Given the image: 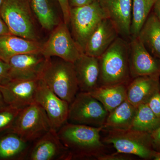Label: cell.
Wrapping results in <instances>:
<instances>
[{
  "instance_id": "cell-1",
  "label": "cell",
  "mask_w": 160,
  "mask_h": 160,
  "mask_svg": "<svg viewBox=\"0 0 160 160\" xmlns=\"http://www.w3.org/2000/svg\"><path fill=\"white\" fill-rule=\"evenodd\" d=\"M103 127H96L67 122L57 132L69 150L72 159L96 158L107 153V146L101 140Z\"/></svg>"
},
{
  "instance_id": "cell-2",
  "label": "cell",
  "mask_w": 160,
  "mask_h": 160,
  "mask_svg": "<svg viewBox=\"0 0 160 160\" xmlns=\"http://www.w3.org/2000/svg\"><path fill=\"white\" fill-rule=\"evenodd\" d=\"M129 41L119 36L98 58L99 86L124 84L131 82L129 65Z\"/></svg>"
},
{
  "instance_id": "cell-3",
  "label": "cell",
  "mask_w": 160,
  "mask_h": 160,
  "mask_svg": "<svg viewBox=\"0 0 160 160\" xmlns=\"http://www.w3.org/2000/svg\"><path fill=\"white\" fill-rule=\"evenodd\" d=\"M40 79L69 104L79 92L73 63L59 58L48 59Z\"/></svg>"
},
{
  "instance_id": "cell-4",
  "label": "cell",
  "mask_w": 160,
  "mask_h": 160,
  "mask_svg": "<svg viewBox=\"0 0 160 160\" xmlns=\"http://www.w3.org/2000/svg\"><path fill=\"white\" fill-rule=\"evenodd\" d=\"M31 0H4L0 14L11 34L38 41Z\"/></svg>"
},
{
  "instance_id": "cell-5",
  "label": "cell",
  "mask_w": 160,
  "mask_h": 160,
  "mask_svg": "<svg viewBox=\"0 0 160 160\" xmlns=\"http://www.w3.org/2000/svg\"><path fill=\"white\" fill-rule=\"evenodd\" d=\"M103 130H106L107 134L102 141L105 144L112 145L117 152L143 159H152L156 150L151 133L132 129Z\"/></svg>"
},
{
  "instance_id": "cell-6",
  "label": "cell",
  "mask_w": 160,
  "mask_h": 160,
  "mask_svg": "<svg viewBox=\"0 0 160 160\" xmlns=\"http://www.w3.org/2000/svg\"><path fill=\"white\" fill-rule=\"evenodd\" d=\"M107 17L99 1L80 7H71L69 25L71 34L84 52L90 35L102 20Z\"/></svg>"
},
{
  "instance_id": "cell-7",
  "label": "cell",
  "mask_w": 160,
  "mask_h": 160,
  "mask_svg": "<svg viewBox=\"0 0 160 160\" xmlns=\"http://www.w3.org/2000/svg\"><path fill=\"white\" fill-rule=\"evenodd\" d=\"M109 112L88 92L79 91L69 104L67 122L92 127H103Z\"/></svg>"
},
{
  "instance_id": "cell-8",
  "label": "cell",
  "mask_w": 160,
  "mask_h": 160,
  "mask_svg": "<svg viewBox=\"0 0 160 160\" xmlns=\"http://www.w3.org/2000/svg\"><path fill=\"white\" fill-rule=\"evenodd\" d=\"M51 129L46 112L35 102L20 110L10 130L17 133L25 141L32 143Z\"/></svg>"
},
{
  "instance_id": "cell-9",
  "label": "cell",
  "mask_w": 160,
  "mask_h": 160,
  "mask_svg": "<svg viewBox=\"0 0 160 160\" xmlns=\"http://www.w3.org/2000/svg\"><path fill=\"white\" fill-rule=\"evenodd\" d=\"M68 25L62 21L42 43L41 52L46 58L56 57L74 63L84 53L72 37Z\"/></svg>"
},
{
  "instance_id": "cell-10",
  "label": "cell",
  "mask_w": 160,
  "mask_h": 160,
  "mask_svg": "<svg viewBox=\"0 0 160 160\" xmlns=\"http://www.w3.org/2000/svg\"><path fill=\"white\" fill-rule=\"evenodd\" d=\"M35 102L46 112L52 129L58 131L67 122L69 103L59 97L40 79Z\"/></svg>"
},
{
  "instance_id": "cell-11",
  "label": "cell",
  "mask_w": 160,
  "mask_h": 160,
  "mask_svg": "<svg viewBox=\"0 0 160 160\" xmlns=\"http://www.w3.org/2000/svg\"><path fill=\"white\" fill-rule=\"evenodd\" d=\"M26 160H70L72 156L61 142L57 131L51 129L33 142Z\"/></svg>"
},
{
  "instance_id": "cell-12",
  "label": "cell",
  "mask_w": 160,
  "mask_h": 160,
  "mask_svg": "<svg viewBox=\"0 0 160 160\" xmlns=\"http://www.w3.org/2000/svg\"><path fill=\"white\" fill-rule=\"evenodd\" d=\"M129 65L132 79L138 77H160V59L149 52L138 37L129 41Z\"/></svg>"
},
{
  "instance_id": "cell-13",
  "label": "cell",
  "mask_w": 160,
  "mask_h": 160,
  "mask_svg": "<svg viewBox=\"0 0 160 160\" xmlns=\"http://www.w3.org/2000/svg\"><path fill=\"white\" fill-rule=\"evenodd\" d=\"M48 59L41 52L24 53L12 57L7 62L11 80L39 79Z\"/></svg>"
},
{
  "instance_id": "cell-14",
  "label": "cell",
  "mask_w": 160,
  "mask_h": 160,
  "mask_svg": "<svg viewBox=\"0 0 160 160\" xmlns=\"http://www.w3.org/2000/svg\"><path fill=\"white\" fill-rule=\"evenodd\" d=\"M39 79L11 80L0 86V90L8 106L22 110L35 102Z\"/></svg>"
},
{
  "instance_id": "cell-15",
  "label": "cell",
  "mask_w": 160,
  "mask_h": 160,
  "mask_svg": "<svg viewBox=\"0 0 160 160\" xmlns=\"http://www.w3.org/2000/svg\"><path fill=\"white\" fill-rule=\"evenodd\" d=\"M107 17L117 29L121 37L129 41L132 0H98Z\"/></svg>"
},
{
  "instance_id": "cell-16",
  "label": "cell",
  "mask_w": 160,
  "mask_h": 160,
  "mask_svg": "<svg viewBox=\"0 0 160 160\" xmlns=\"http://www.w3.org/2000/svg\"><path fill=\"white\" fill-rule=\"evenodd\" d=\"M120 36L117 29L108 18L101 21L87 41L85 54L99 58Z\"/></svg>"
},
{
  "instance_id": "cell-17",
  "label": "cell",
  "mask_w": 160,
  "mask_h": 160,
  "mask_svg": "<svg viewBox=\"0 0 160 160\" xmlns=\"http://www.w3.org/2000/svg\"><path fill=\"white\" fill-rule=\"evenodd\" d=\"M73 64L79 91L89 92L99 86L98 58L83 53Z\"/></svg>"
},
{
  "instance_id": "cell-18",
  "label": "cell",
  "mask_w": 160,
  "mask_h": 160,
  "mask_svg": "<svg viewBox=\"0 0 160 160\" xmlns=\"http://www.w3.org/2000/svg\"><path fill=\"white\" fill-rule=\"evenodd\" d=\"M160 91V77H138L127 85L126 100L138 107L147 103L153 95Z\"/></svg>"
},
{
  "instance_id": "cell-19",
  "label": "cell",
  "mask_w": 160,
  "mask_h": 160,
  "mask_svg": "<svg viewBox=\"0 0 160 160\" xmlns=\"http://www.w3.org/2000/svg\"><path fill=\"white\" fill-rule=\"evenodd\" d=\"M42 43L12 34L0 37V58L7 62L10 58L24 53L41 52Z\"/></svg>"
},
{
  "instance_id": "cell-20",
  "label": "cell",
  "mask_w": 160,
  "mask_h": 160,
  "mask_svg": "<svg viewBox=\"0 0 160 160\" xmlns=\"http://www.w3.org/2000/svg\"><path fill=\"white\" fill-rule=\"evenodd\" d=\"M31 143L10 130L0 133V160H26Z\"/></svg>"
},
{
  "instance_id": "cell-21",
  "label": "cell",
  "mask_w": 160,
  "mask_h": 160,
  "mask_svg": "<svg viewBox=\"0 0 160 160\" xmlns=\"http://www.w3.org/2000/svg\"><path fill=\"white\" fill-rule=\"evenodd\" d=\"M138 37L152 55L160 59V22L152 10Z\"/></svg>"
},
{
  "instance_id": "cell-22",
  "label": "cell",
  "mask_w": 160,
  "mask_h": 160,
  "mask_svg": "<svg viewBox=\"0 0 160 160\" xmlns=\"http://www.w3.org/2000/svg\"><path fill=\"white\" fill-rule=\"evenodd\" d=\"M127 86L124 84L99 86L88 93L102 103L110 112L126 100Z\"/></svg>"
},
{
  "instance_id": "cell-23",
  "label": "cell",
  "mask_w": 160,
  "mask_h": 160,
  "mask_svg": "<svg viewBox=\"0 0 160 160\" xmlns=\"http://www.w3.org/2000/svg\"><path fill=\"white\" fill-rule=\"evenodd\" d=\"M137 109V107L125 100L109 112L103 129H131Z\"/></svg>"
},
{
  "instance_id": "cell-24",
  "label": "cell",
  "mask_w": 160,
  "mask_h": 160,
  "mask_svg": "<svg viewBox=\"0 0 160 160\" xmlns=\"http://www.w3.org/2000/svg\"><path fill=\"white\" fill-rule=\"evenodd\" d=\"M33 14L43 29L51 32L62 22L50 0H31Z\"/></svg>"
},
{
  "instance_id": "cell-25",
  "label": "cell",
  "mask_w": 160,
  "mask_h": 160,
  "mask_svg": "<svg viewBox=\"0 0 160 160\" xmlns=\"http://www.w3.org/2000/svg\"><path fill=\"white\" fill-rule=\"evenodd\" d=\"M160 126V118L147 103L138 106L131 129L151 133Z\"/></svg>"
},
{
  "instance_id": "cell-26",
  "label": "cell",
  "mask_w": 160,
  "mask_h": 160,
  "mask_svg": "<svg viewBox=\"0 0 160 160\" xmlns=\"http://www.w3.org/2000/svg\"><path fill=\"white\" fill-rule=\"evenodd\" d=\"M156 1V0H132L131 38L138 37L142 26L152 10Z\"/></svg>"
},
{
  "instance_id": "cell-27",
  "label": "cell",
  "mask_w": 160,
  "mask_h": 160,
  "mask_svg": "<svg viewBox=\"0 0 160 160\" xmlns=\"http://www.w3.org/2000/svg\"><path fill=\"white\" fill-rule=\"evenodd\" d=\"M20 110L9 106L0 109V133L11 129Z\"/></svg>"
},
{
  "instance_id": "cell-28",
  "label": "cell",
  "mask_w": 160,
  "mask_h": 160,
  "mask_svg": "<svg viewBox=\"0 0 160 160\" xmlns=\"http://www.w3.org/2000/svg\"><path fill=\"white\" fill-rule=\"evenodd\" d=\"M10 80L9 64L0 58V86L6 84Z\"/></svg>"
},
{
  "instance_id": "cell-29",
  "label": "cell",
  "mask_w": 160,
  "mask_h": 160,
  "mask_svg": "<svg viewBox=\"0 0 160 160\" xmlns=\"http://www.w3.org/2000/svg\"><path fill=\"white\" fill-rule=\"evenodd\" d=\"M133 155L116 152L114 153H106L98 158V160H129L133 159Z\"/></svg>"
},
{
  "instance_id": "cell-30",
  "label": "cell",
  "mask_w": 160,
  "mask_h": 160,
  "mask_svg": "<svg viewBox=\"0 0 160 160\" xmlns=\"http://www.w3.org/2000/svg\"><path fill=\"white\" fill-rule=\"evenodd\" d=\"M147 104L156 115L160 118V91L153 95Z\"/></svg>"
},
{
  "instance_id": "cell-31",
  "label": "cell",
  "mask_w": 160,
  "mask_h": 160,
  "mask_svg": "<svg viewBox=\"0 0 160 160\" xmlns=\"http://www.w3.org/2000/svg\"><path fill=\"white\" fill-rule=\"evenodd\" d=\"M59 5L62 13L63 21L64 22L69 25L70 18V7L69 0H57Z\"/></svg>"
},
{
  "instance_id": "cell-32",
  "label": "cell",
  "mask_w": 160,
  "mask_h": 160,
  "mask_svg": "<svg viewBox=\"0 0 160 160\" xmlns=\"http://www.w3.org/2000/svg\"><path fill=\"white\" fill-rule=\"evenodd\" d=\"M151 136L154 150L160 151V126L152 132Z\"/></svg>"
},
{
  "instance_id": "cell-33",
  "label": "cell",
  "mask_w": 160,
  "mask_h": 160,
  "mask_svg": "<svg viewBox=\"0 0 160 160\" xmlns=\"http://www.w3.org/2000/svg\"><path fill=\"white\" fill-rule=\"evenodd\" d=\"M70 7H80L93 2L96 0H69Z\"/></svg>"
},
{
  "instance_id": "cell-34",
  "label": "cell",
  "mask_w": 160,
  "mask_h": 160,
  "mask_svg": "<svg viewBox=\"0 0 160 160\" xmlns=\"http://www.w3.org/2000/svg\"><path fill=\"white\" fill-rule=\"evenodd\" d=\"M9 34H11V32L0 14V37Z\"/></svg>"
},
{
  "instance_id": "cell-35",
  "label": "cell",
  "mask_w": 160,
  "mask_h": 160,
  "mask_svg": "<svg viewBox=\"0 0 160 160\" xmlns=\"http://www.w3.org/2000/svg\"><path fill=\"white\" fill-rule=\"evenodd\" d=\"M152 11L160 22V0H156Z\"/></svg>"
},
{
  "instance_id": "cell-36",
  "label": "cell",
  "mask_w": 160,
  "mask_h": 160,
  "mask_svg": "<svg viewBox=\"0 0 160 160\" xmlns=\"http://www.w3.org/2000/svg\"><path fill=\"white\" fill-rule=\"evenodd\" d=\"M8 105L5 102L2 94V92L0 90V109L4 108V107H6Z\"/></svg>"
},
{
  "instance_id": "cell-37",
  "label": "cell",
  "mask_w": 160,
  "mask_h": 160,
  "mask_svg": "<svg viewBox=\"0 0 160 160\" xmlns=\"http://www.w3.org/2000/svg\"><path fill=\"white\" fill-rule=\"evenodd\" d=\"M152 159L154 160H160V151H155L153 153Z\"/></svg>"
},
{
  "instance_id": "cell-38",
  "label": "cell",
  "mask_w": 160,
  "mask_h": 160,
  "mask_svg": "<svg viewBox=\"0 0 160 160\" xmlns=\"http://www.w3.org/2000/svg\"><path fill=\"white\" fill-rule=\"evenodd\" d=\"M3 1L4 0H0V7H1V5H2V3Z\"/></svg>"
}]
</instances>
